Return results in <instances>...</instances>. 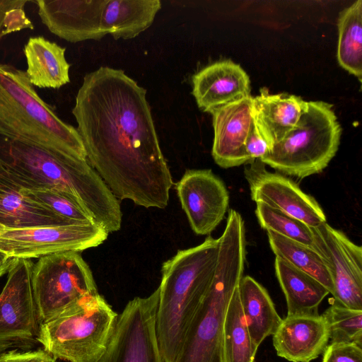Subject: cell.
<instances>
[{"label": "cell", "instance_id": "d6a6232c", "mask_svg": "<svg viewBox=\"0 0 362 362\" xmlns=\"http://www.w3.org/2000/svg\"><path fill=\"white\" fill-rule=\"evenodd\" d=\"M245 150L249 163L262 158L271 150L269 145L255 125L254 119L245 141Z\"/></svg>", "mask_w": 362, "mask_h": 362}, {"label": "cell", "instance_id": "836d02e7", "mask_svg": "<svg viewBox=\"0 0 362 362\" xmlns=\"http://www.w3.org/2000/svg\"><path fill=\"white\" fill-rule=\"evenodd\" d=\"M0 362H57V358L43 349L21 351L13 349L0 357Z\"/></svg>", "mask_w": 362, "mask_h": 362}, {"label": "cell", "instance_id": "7c38bea8", "mask_svg": "<svg viewBox=\"0 0 362 362\" xmlns=\"http://www.w3.org/2000/svg\"><path fill=\"white\" fill-rule=\"evenodd\" d=\"M29 259H16L0 293V344L18 349L37 341L40 322L33 298Z\"/></svg>", "mask_w": 362, "mask_h": 362}, {"label": "cell", "instance_id": "4dcf8cb0", "mask_svg": "<svg viewBox=\"0 0 362 362\" xmlns=\"http://www.w3.org/2000/svg\"><path fill=\"white\" fill-rule=\"evenodd\" d=\"M28 0H0V39L23 29H34L25 12Z\"/></svg>", "mask_w": 362, "mask_h": 362}, {"label": "cell", "instance_id": "52a82bcc", "mask_svg": "<svg viewBox=\"0 0 362 362\" xmlns=\"http://www.w3.org/2000/svg\"><path fill=\"white\" fill-rule=\"evenodd\" d=\"M341 134L333 105L309 101L296 126L259 160L281 174L304 178L328 165L337 152Z\"/></svg>", "mask_w": 362, "mask_h": 362}, {"label": "cell", "instance_id": "8992f818", "mask_svg": "<svg viewBox=\"0 0 362 362\" xmlns=\"http://www.w3.org/2000/svg\"><path fill=\"white\" fill-rule=\"evenodd\" d=\"M118 314L98 293L40 325L37 341L57 359L94 362L105 351Z\"/></svg>", "mask_w": 362, "mask_h": 362}, {"label": "cell", "instance_id": "4316f807", "mask_svg": "<svg viewBox=\"0 0 362 362\" xmlns=\"http://www.w3.org/2000/svg\"><path fill=\"white\" fill-rule=\"evenodd\" d=\"M269 243L276 257L320 282L331 293L334 286L329 270L320 255L311 247L287 238L272 230H267Z\"/></svg>", "mask_w": 362, "mask_h": 362}, {"label": "cell", "instance_id": "5b68a950", "mask_svg": "<svg viewBox=\"0 0 362 362\" xmlns=\"http://www.w3.org/2000/svg\"><path fill=\"white\" fill-rule=\"evenodd\" d=\"M0 131L86 160L76 128L37 94L25 71L0 64Z\"/></svg>", "mask_w": 362, "mask_h": 362}, {"label": "cell", "instance_id": "30bf717a", "mask_svg": "<svg viewBox=\"0 0 362 362\" xmlns=\"http://www.w3.org/2000/svg\"><path fill=\"white\" fill-rule=\"evenodd\" d=\"M108 232L96 223L3 230L0 251L16 259L81 252L102 244Z\"/></svg>", "mask_w": 362, "mask_h": 362}, {"label": "cell", "instance_id": "d590c367", "mask_svg": "<svg viewBox=\"0 0 362 362\" xmlns=\"http://www.w3.org/2000/svg\"><path fill=\"white\" fill-rule=\"evenodd\" d=\"M13 349H19L16 346L10 344H0V357Z\"/></svg>", "mask_w": 362, "mask_h": 362}, {"label": "cell", "instance_id": "f546056e", "mask_svg": "<svg viewBox=\"0 0 362 362\" xmlns=\"http://www.w3.org/2000/svg\"><path fill=\"white\" fill-rule=\"evenodd\" d=\"M25 193L55 214L77 223H95L88 213L73 198L59 191L49 189L28 190Z\"/></svg>", "mask_w": 362, "mask_h": 362}, {"label": "cell", "instance_id": "3957f363", "mask_svg": "<svg viewBox=\"0 0 362 362\" xmlns=\"http://www.w3.org/2000/svg\"><path fill=\"white\" fill-rule=\"evenodd\" d=\"M218 240L178 250L162 265L156 334L164 362H173L214 278Z\"/></svg>", "mask_w": 362, "mask_h": 362}, {"label": "cell", "instance_id": "83f0119b", "mask_svg": "<svg viewBox=\"0 0 362 362\" xmlns=\"http://www.w3.org/2000/svg\"><path fill=\"white\" fill-rule=\"evenodd\" d=\"M256 204L255 215L263 229L272 230L313 249L314 237L311 227L300 220L264 203Z\"/></svg>", "mask_w": 362, "mask_h": 362}, {"label": "cell", "instance_id": "7402d4cb", "mask_svg": "<svg viewBox=\"0 0 362 362\" xmlns=\"http://www.w3.org/2000/svg\"><path fill=\"white\" fill-rule=\"evenodd\" d=\"M276 276L284 293L287 316L318 315V307L329 293L317 280L276 257Z\"/></svg>", "mask_w": 362, "mask_h": 362}, {"label": "cell", "instance_id": "8d00e7d4", "mask_svg": "<svg viewBox=\"0 0 362 362\" xmlns=\"http://www.w3.org/2000/svg\"><path fill=\"white\" fill-rule=\"evenodd\" d=\"M2 230V229L0 228V232Z\"/></svg>", "mask_w": 362, "mask_h": 362}, {"label": "cell", "instance_id": "ffe728a7", "mask_svg": "<svg viewBox=\"0 0 362 362\" xmlns=\"http://www.w3.org/2000/svg\"><path fill=\"white\" fill-rule=\"evenodd\" d=\"M308 102L286 93L270 94L266 88L253 97V119L272 149L298 124ZM271 151V150H270Z\"/></svg>", "mask_w": 362, "mask_h": 362}, {"label": "cell", "instance_id": "cb8c5ba5", "mask_svg": "<svg viewBox=\"0 0 362 362\" xmlns=\"http://www.w3.org/2000/svg\"><path fill=\"white\" fill-rule=\"evenodd\" d=\"M238 290L243 313L254 345L273 335L282 319L267 291L249 276H243Z\"/></svg>", "mask_w": 362, "mask_h": 362}, {"label": "cell", "instance_id": "5bb4252c", "mask_svg": "<svg viewBox=\"0 0 362 362\" xmlns=\"http://www.w3.org/2000/svg\"><path fill=\"white\" fill-rule=\"evenodd\" d=\"M175 189L197 235L210 234L223 221L229 194L223 182L211 170H187Z\"/></svg>", "mask_w": 362, "mask_h": 362}, {"label": "cell", "instance_id": "e0dca14e", "mask_svg": "<svg viewBox=\"0 0 362 362\" xmlns=\"http://www.w3.org/2000/svg\"><path fill=\"white\" fill-rule=\"evenodd\" d=\"M192 91L203 112L213 110L250 95V80L238 64L230 60L214 62L192 77Z\"/></svg>", "mask_w": 362, "mask_h": 362}, {"label": "cell", "instance_id": "484cf974", "mask_svg": "<svg viewBox=\"0 0 362 362\" xmlns=\"http://www.w3.org/2000/svg\"><path fill=\"white\" fill-rule=\"evenodd\" d=\"M257 351L243 313L238 286L228 305L223 322L224 361L255 362Z\"/></svg>", "mask_w": 362, "mask_h": 362}, {"label": "cell", "instance_id": "9c48e42d", "mask_svg": "<svg viewBox=\"0 0 362 362\" xmlns=\"http://www.w3.org/2000/svg\"><path fill=\"white\" fill-rule=\"evenodd\" d=\"M158 288L136 297L118 315L106 348L94 362H164L156 334Z\"/></svg>", "mask_w": 362, "mask_h": 362}, {"label": "cell", "instance_id": "f1b7e54d", "mask_svg": "<svg viewBox=\"0 0 362 362\" xmlns=\"http://www.w3.org/2000/svg\"><path fill=\"white\" fill-rule=\"evenodd\" d=\"M322 315L331 342L362 346V310L333 303Z\"/></svg>", "mask_w": 362, "mask_h": 362}, {"label": "cell", "instance_id": "d4e9b609", "mask_svg": "<svg viewBox=\"0 0 362 362\" xmlns=\"http://www.w3.org/2000/svg\"><path fill=\"white\" fill-rule=\"evenodd\" d=\"M362 1L344 9L338 20L337 58L339 64L361 82L362 79Z\"/></svg>", "mask_w": 362, "mask_h": 362}, {"label": "cell", "instance_id": "ac0fdd59", "mask_svg": "<svg viewBox=\"0 0 362 362\" xmlns=\"http://www.w3.org/2000/svg\"><path fill=\"white\" fill-rule=\"evenodd\" d=\"M329 340L322 315H292L283 319L273 334L279 356L291 362H310L326 349Z\"/></svg>", "mask_w": 362, "mask_h": 362}, {"label": "cell", "instance_id": "9a60e30c", "mask_svg": "<svg viewBox=\"0 0 362 362\" xmlns=\"http://www.w3.org/2000/svg\"><path fill=\"white\" fill-rule=\"evenodd\" d=\"M38 15L47 29L70 42L99 40L104 0H37Z\"/></svg>", "mask_w": 362, "mask_h": 362}, {"label": "cell", "instance_id": "8fae6325", "mask_svg": "<svg viewBox=\"0 0 362 362\" xmlns=\"http://www.w3.org/2000/svg\"><path fill=\"white\" fill-rule=\"evenodd\" d=\"M311 229L313 250L325 262L332 280L334 303L362 310V247L327 222Z\"/></svg>", "mask_w": 362, "mask_h": 362}, {"label": "cell", "instance_id": "1f68e13d", "mask_svg": "<svg viewBox=\"0 0 362 362\" xmlns=\"http://www.w3.org/2000/svg\"><path fill=\"white\" fill-rule=\"evenodd\" d=\"M362 346L331 342L324 351L322 362H362Z\"/></svg>", "mask_w": 362, "mask_h": 362}, {"label": "cell", "instance_id": "4fadbf2b", "mask_svg": "<svg viewBox=\"0 0 362 362\" xmlns=\"http://www.w3.org/2000/svg\"><path fill=\"white\" fill-rule=\"evenodd\" d=\"M248 164L244 175L254 202L279 209L311 228L326 222L324 211L316 199L303 192L292 180L279 173L268 171L259 159Z\"/></svg>", "mask_w": 362, "mask_h": 362}, {"label": "cell", "instance_id": "d6986e66", "mask_svg": "<svg viewBox=\"0 0 362 362\" xmlns=\"http://www.w3.org/2000/svg\"><path fill=\"white\" fill-rule=\"evenodd\" d=\"M76 223H81L60 216L30 198L25 193V188L0 166V228L2 230Z\"/></svg>", "mask_w": 362, "mask_h": 362}, {"label": "cell", "instance_id": "2e32d148", "mask_svg": "<svg viewBox=\"0 0 362 362\" xmlns=\"http://www.w3.org/2000/svg\"><path fill=\"white\" fill-rule=\"evenodd\" d=\"M212 115V156L223 168L249 163L245 145L253 122V97L250 95L220 106Z\"/></svg>", "mask_w": 362, "mask_h": 362}, {"label": "cell", "instance_id": "6da1fadb", "mask_svg": "<svg viewBox=\"0 0 362 362\" xmlns=\"http://www.w3.org/2000/svg\"><path fill=\"white\" fill-rule=\"evenodd\" d=\"M72 114L86 160L119 200L164 209L173 180L146 90L119 69L87 74Z\"/></svg>", "mask_w": 362, "mask_h": 362}, {"label": "cell", "instance_id": "ba28073f", "mask_svg": "<svg viewBox=\"0 0 362 362\" xmlns=\"http://www.w3.org/2000/svg\"><path fill=\"white\" fill-rule=\"evenodd\" d=\"M31 285L40 324L81 298L98 293L88 265L74 251L41 257L33 264Z\"/></svg>", "mask_w": 362, "mask_h": 362}, {"label": "cell", "instance_id": "44dd1931", "mask_svg": "<svg viewBox=\"0 0 362 362\" xmlns=\"http://www.w3.org/2000/svg\"><path fill=\"white\" fill-rule=\"evenodd\" d=\"M66 48L42 36L30 37L24 46L26 74L33 86L59 88L70 82L71 64L65 58Z\"/></svg>", "mask_w": 362, "mask_h": 362}, {"label": "cell", "instance_id": "e575fe53", "mask_svg": "<svg viewBox=\"0 0 362 362\" xmlns=\"http://www.w3.org/2000/svg\"><path fill=\"white\" fill-rule=\"evenodd\" d=\"M15 260L16 258L11 257L4 252L0 251V277L6 272H8Z\"/></svg>", "mask_w": 362, "mask_h": 362}, {"label": "cell", "instance_id": "277c9868", "mask_svg": "<svg viewBox=\"0 0 362 362\" xmlns=\"http://www.w3.org/2000/svg\"><path fill=\"white\" fill-rule=\"evenodd\" d=\"M218 240V256L211 284L173 362H225V315L243 276L245 262V226L239 213H228L226 228Z\"/></svg>", "mask_w": 362, "mask_h": 362}, {"label": "cell", "instance_id": "7a4b0ae2", "mask_svg": "<svg viewBox=\"0 0 362 362\" xmlns=\"http://www.w3.org/2000/svg\"><path fill=\"white\" fill-rule=\"evenodd\" d=\"M0 166L25 189L59 191L108 233L120 229V204L86 159L0 131Z\"/></svg>", "mask_w": 362, "mask_h": 362}, {"label": "cell", "instance_id": "603a6c76", "mask_svg": "<svg viewBox=\"0 0 362 362\" xmlns=\"http://www.w3.org/2000/svg\"><path fill=\"white\" fill-rule=\"evenodd\" d=\"M160 8L159 0H104L103 30L115 40L134 38L152 25Z\"/></svg>", "mask_w": 362, "mask_h": 362}]
</instances>
